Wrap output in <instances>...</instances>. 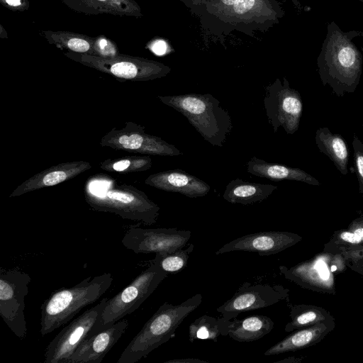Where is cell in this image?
<instances>
[{"label":"cell","mask_w":363,"mask_h":363,"mask_svg":"<svg viewBox=\"0 0 363 363\" xmlns=\"http://www.w3.org/2000/svg\"><path fill=\"white\" fill-rule=\"evenodd\" d=\"M193 250L194 245L190 244L186 247H184L170 253H157L152 261L157 263L167 273L176 274L186 266Z\"/></svg>","instance_id":"obj_28"},{"label":"cell","mask_w":363,"mask_h":363,"mask_svg":"<svg viewBox=\"0 0 363 363\" xmlns=\"http://www.w3.org/2000/svg\"><path fill=\"white\" fill-rule=\"evenodd\" d=\"M289 315L291 321L285 326L287 333L335 318L322 307L304 304L292 306Z\"/></svg>","instance_id":"obj_26"},{"label":"cell","mask_w":363,"mask_h":363,"mask_svg":"<svg viewBox=\"0 0 363 363\" xmlns=\"http://www.w3.org/2000/svg\"><path fill=\"white\" fill-rule=\"evenodd\" d=\"M222 1L227 5H234L237 0H222Z\"/></svg>","instance_id":"obj_40"},{"label":"cell","mask_w":363,"mask_h":363,"mask_svg":"<svg viewBox=\"0 0 363 363\" xmlns=\"http://www.w3.org/2000/svg\"><path fill=\"white\" fill-rule=\"evenodd\" d=\"M71 10L85 15L111 14L121 17H140L134 0H60Z\"/></svg>","instance_id":"obj_19"},{"label":"cell","mask_w":363,"mask_h":363,"mask_svg":"<svg viewBox=\"0 0 363 363\" xmlns=\"http://www.w3.org/2000/svg\"><path fill=\"white\" fill-rule=\"evenodd\" d=\"M230 320L223 317L203 315L191 323L189 328V339L193 342L196 340H208L216 342L219 336L228 335Z\"/></svg>","instance_id":"obj_25"},{"label":"cell","mask_w":363,"mask_h":363,"mask_svg":"<svg viewBox=\"0 0 363 363\" xmlns=\"http://www.w3.org/2000/svg\"><path fill=\"white\" fill-rule=\"evenodd\" d=\"M247 172L272 181L291 180L319 186V181L298 167H291L252 157L247 163Z\"/></svg>","instance_id":"obj_20"},{"label":"cell","mask_w":363,"mask_h":363,"mask_svg":"<svg viewBox=\"0 0 363 363\" xmlns=\"http://www.w3.org/2000/svg\"><path fill=\"white\" fill-rule=\"evenodd\" d=\"M347 229L357 234L363 242V216L352 221Z\"/></svg>","instance_id":"obj_35"},{"label":"cell","mask_w":363,"mask_h":363,"mask_svg":"<svg viewBox=\"0 0 363 363\" xmlns=\"http://www.w3.org/2000/svg\"><path fill=\"white\" fill-rule=\"evenodd\" d=\"M31 278L18 269H1L0 315L11 330L20 339L27 335L25 319V297L29 291Z\"/></svg>","instance_id":"obj_8"},{"label":"cell","mask_w":363,"mask_h":363,"mask_svg":"<svg viewBox=\"0 0 363 363\" xmlns=\"http://www.w3.org/2000/svg\"><path fill=\"white\" fill-rule=\"evenodd\" d=\"M165 105L186 118L189 123L213 146L223 147L231 132V117L211 94L158 96Z\"/></svg>","instance_id":"obj_3"},{"label":"cell","mask_w":363,"mask_h":363,"mask_svg":"<svg viewBox=\"0 0 363 363\" xmlns=\"http://www.w3.org/2000/svg\"><path fill=\"white\" fill-rule=\"evenodd\" d=\"M1 4L13 11L23 12L29 9L28 0H0Z\"/></svg>","instance_id":"obj_33"},{"label":"cell","mask_w":363,"mask_h":363,"mask_svg":"<svg viewBox=\"0 0 363 363\" xmlns=\"http://www.w3.org/2000/svg\"><path fill=\"white\" fill-rule=\"evenodd\" d=\"M107 298L87 309L63 328L45 350V363H67L80 343L90 334Z\"/></svg>","instance_id":"obj_10"},{"label":"cell","mask_w":363,"mask_h":363,"mask_svg":"<svg viewBox=\"0 0 363 363\" xmlns=\"http://www.w3.org/2000/svg\"><path fill=\"white\" fill-rule=\"evenodd\" d=\"M191 232L176 228H142L130 227L121 242L136 254H166L186 246Z\"/></svg>","instance_id":"obj_12"},{"label":"cell","mask_w":363,"mask_h":363,"mask_svg":"<svg viewBox=\"0 0 363 363\" xmlns=\"http://www.w3.org/2000/svg\"><path fill=\"white\" fill-rule=\"evenodd\" d=\"M39 33L49 43L61 50L97 56L95 38L84 34L61 30H41Z\"/></svg>","instance_id":"obj_24"},{"label":"cell","mask_w":363,"mask_h":363,"mask_svg":"<svg viewBox=\"0 0 363 363\" xmlns=\"http://www.w3.org/2000/svg\"><path fill=\"white\" fill-rule=\"evenodd\" d=\"M197 294L179 305L164 303L121 353L117 363H135L169 341L182 321L202 302Z\"/></svg>","instance_id":"obj_2"},{"label":"cell","mask_w":363,"mask_h":363,"mask_svg":"<svg viewBox=\"0 0 363 363\" xmlns=\"http://www.w3.org/2000/svg\"><path fill=\"white\" fill-rule=\"evenodd\" d=\"M319 151L325 154L342 174L348 172L349 152L346 142L338 133H332L327 127H320L315 135Z\"/></svg>","instance_id":"obj_21"},{"label":"cell","mask_w":363,"mask_h":363,"mask_svg":"<svg viewBox=\"0 0 363 363\" xmlns=\"http://www.w3.org/2000/svg\"><path fill=\"white\" fill-rule=\"evenodd\" d=\"M302 238L294 233L285 231H264L248 234L225 244L216 255L246 251L257 252L260 256L279 253L299 242Z\"/></svg>","instance_id":"obj_14"},{"label":"cell","mask_w":363,"mask_h":363,"mask_svg":"<svg viewBox=\"0 0 363 363\" xmlns=\"http://www.w3.org/2000/svg\"><path fill=\"white\" fill-rule=\"evenodd\" d=\"M301 361V359L296 358L295 357H289L286 359H284L281 360H279L276 362V363H296L299 362Z\"/></svg>","instance_id":"obj_38"},{"label":"cell","mask_w":363,"mask_h":363,"mask_svg":"<svg viewBox=\"0 0 363 363\" xmlns=\"http://www.w3.org/2000/svg\"><path fill=\"white\" fill-rule=\"evenodd\" d=\"M164 363H208V362L199 358L186 357L184 359H174L164 362Z\"/></svg>","instance_id":"obj_37"},{"label":"cell","mask_w":363,"mask_h":363,"mask_svg":"<svg viewBox=\"0 0 363 363\" xmlns=\"http://www.w3.org/2000/svg\"><path fill=\"white\" fill-rule=\"evenodd\" d=\"M0 38L1 39L8 38L7 32L1 24L0 25Z\"/></svg>","instance_id":"obj_39"},{"label":"cell","mask_w":363,"mask_h":363,"mask_svg":"<svg viewBox=\"0 0 363 363\" xmlns=\"http://www.w3.org/2000/svg\"><path fill=\"white\" fill-rule=\"evenodd\" d=\"M288 298L289 289L282 285L245 282L216 310L225 320H231L240 313L269 307Z\"/></svg>","instance_id":"obj_13"},{"label":"cell","mask_w":363,"mask_h":363,"mask_svg":"<svg viewBox=\"0 0 363 363\" xmlns=\"http://www.w3.org/2000/svg\"><path fill=\"white\" fill-rule=\"evenodd\" d=\"M151 50L156 55H162L167 51V44L164 40H157L152 45Z\"/></svg>","instance_id":"obj_36"},{"label":"cell","mask_w":363,"mask_h":363,"mask_svg":"<svg viewBox=\"0 0 363 363\" xmlns=\"http://www.w3.org/2000/svg\"><path fill=\"white\" fill-rule=\"evenodd\" d=\"M95 38V48L97 56L111 57L119 53L116 45L106 36L101 35Z\"/></svg>","instance_id":"obj_32"},{"label":"cell","mask_w":363,"mask_h":363,"mask_svg":"<svg viewBox=\"0 0 363 363\" xmlns=\"http://www.w3.org/2000/svg\"><path fill=\"white\" fill-rule=\"evenodd\" d=\"M362 128H363V121H362Z\"/></svg>","instance_id":"obj_41"},{"label":"cell","mask_w":363,"mask_h":363,"mask_svg":"<svg viewBox=\"0 0 363 363\" xmlns=\"http://www.w3.org/2000/svg\"><path fill=\"white\" fill-rule=\"evenodd\" d=\"M91 168V164L86 161L67 162L52 166L26 179L13 191L9 197L19 196L30 191L55 186Z\"/></svg>","instance_id":"obj_16"},{"label":"cell","mask_w":363,"mask_h":363,"mask_svg":"<svg viewBox=\"0 0 363 363\" xmlns=\"http://www.w3.org/2000/svg\"><path fill=\"white\" fill-rule=\"evenodd\" d=\"M352 148L359 191L363 194V143L356 135L353 136Z\"/></svg>","instance_id":"obj_30"},{"label":"cell","mask_w":363,"mask_h":363,"mask_svg":"<svg viewBox=\"0 0 363 363\" xmlns=\"http://www.w3.org/2000/svg\"><path fill=\"white\" fill-rule=\"evenodd\" d=\"M167 274L151 260L147 269L116 295L107 300L89 335L109 328L125 315L133 313L153 293Z\"/></svg>","instance_id":"obj_5"},{"label":"cell","mask_w":363,"mask_h":363,"mask_svg":"<svg viewBox=\"0 0 363 363\" xmlns=\"http://www.w3.org/2000/svg\"><path fill=\"white\" fill-rule=\"evenodd\" d=\"M335 327V318L293 331V333L269 347L266 356L294 352L313 346L320 342Z\"/></svg>","instance_id":"obj_18"},{"label":"cell","mask_w":363,"mask_h":363,"mask_svg":"<svg viewBox=\"0 0 363 363\" xmlns=\"http://www.w3.org/2000/svg\"><path fill=\"white\" fill-rule=\"evenodd\" d=\"M102 190L96 193L89 187L84 189L85 201L93 210L146 225L157 222L160 208L143 191L116 182H108Z\"/></svg>","instance_id":"obj_4"},{"label":"cell","mask_w":363,"mask_h":363,"mask_svg":"<svg viewBox=\"0 0 363 363\" xmlns=\"http://www.w3.org/2000/svg\"><path fill=\"white\" fill-rule=\"evenodd\" d=\"M264 107L274 133L281 127L287 134L295 133L300 125L303 103L299 92L284 79L282 84L277 80L265 89Z\"/></svg>","instance_id":"obj_9"},{"label":"cell","mask_w":363,"mask_h":363,"mask_svg":"<svg viewBox=\"0 0 363 363\" xmlns=\"http://www.w3.org/2000/svg\"><path fill=\"white\" fill-rule=\"evenodd\" d=\"M255 0H237L234 4V10L238 13L248 11L254 5Z\"/></svg>","instance_id":"obj_34"},{"label":"cell","mask_w":363,"mask_h":363,"mask_svg":"<svg viewBox=\"0 0 363 363\" xmlns=\"http://www.w3.org/2000/svg\"><path fill=\"white\" fill-rule=\"evenodd\" d=\"M128 326L123 318L94 335L87 336L78 346L67 363H101L119 340Z\"/></svg>","instance_id":"obj_15"},{"label":"cell","mask_w":363,"mask_h":363,"mask_svg":"<svg viewBox=\"0 0 363 363\" xmlns=\"http://www.w3.org/2000/svg\"><path fill=\"white\" fill-rule=\"evenodd\" d=\"M274 325L273 320L266 315H255L242 320L236 318L229 322L228 335L238 342H252L269 334Z\"/></svg>","instance_id":"obj_23"},{"label":"cell","mask_w":363,"mask_h":363,"mask_svg":"<svg viewBox=\"0 0 363 363\" xmlns=\"http://www.w3.org/2000/svg\"><path fill=\"white\" fill-rule=\"evenodd\" d=\"M152 167L149 156H130L118 159H108L101 162L100 167L104 171L119 173L145 172Z\"/></svg>","instance_id":"obj_27"},{"label":"cell","mask_w":363,"mask_h":363,"mask_svg":"<svg viewBox=\"0 0 363 363\" xmlns=\"http://www.w3.org/2000/svg\"><path fill=\"white\" fill-rule=\"evenodd\" d=\"M113 277L104 273L88 277L70 288L52 291L40 306V330L43 337L70 321L76 314L97 301L110 288Z\"/></svg>","instance_id":"obj_1"},{"label":"cell","mask_w":363,"mask_h":363,"mask_svg":"<svg viewBox=\"0 0 363 363\" xmlns=\"http://www.w3.org/2000/svg\"><path fill=\"white\" fill-rule=\"evenodd\" d=\"M347 267L363 276V244L341 253Z\"/></svg>","instance_id":"obj_31"},{"label":"cell","mask_w":363,"mask_h":363,"mask_svg":"<svg viewBox=\"0 0 363 363\" xmlns=\"http://www.w3.org/2000/svg\"><path fill=\"white\" fill-rule=\"evenodd\" d=\"M147 185L157 189L179 193L189 198L201 197L210 191V186L202 179L182 169L152 174L145 180Z\"/></svg>","instance_id":"obj_17"},{"label":"cell","mask_w":363,"mask_h":363,"mask_svg":"<svg viewBox=\"0 0 363 363\" xmlns=\"http://www.w3.org/2000/svg\"><path fill=\"white\" fill-rule=\"evenodd\" d=\"M100 145L147 155L178 156L182 154L174 145L146 133L144 127L130 121L121 129H111L102 137Z\"/></svg>","instance_id":"obj_11"},{"label":"cell","mask_w":363,"mask_h":363,"mask_svg":"<svg viewBox=\"0 0 363 363\" xmlns=\"http://www.w3.org/2000/svg\"><path fill=\"white\" fill-rule=\"evenodd\" d=\"M277 188L272 184L248 182L237 178L228 184L223 196L230 203L249 205L266 199Z\"/></svg>","instance_id":"obj_22"},{"label":"cell","mask_w":363,"mask_h":363,"mask_svg":"<svg viewBox=\"0 0 363 363\" xmlns=\"http://www.w3.org/2000/svg\"><path fill=\"white\" fill-rule=\"evenodd\" d=\"M362 239L352 231L341 230L334 232L328 242L323 247L324 252L342 253L362 244Z\"/></svg>","instance_id":"obj_29"},{"label":"cell","mask_w":363,"mask_h":363,"mask_svg":"<svg viewBox=\"0 0 363 363\" xmlns=\"http://www.w3.org/2000/svg\"><path fill=\"white\" fill-rule=\"evenodd\" d=\"M65 55L76 62L123 80L147 81L167 73V68L157 62L120 53L101 57L67 51Z\"/></svg>","instance_id":"obj_6"},{"label":"cell","mask_w":363,"mask_h":363,"mask_svg":"<svg viewBox=\"0 0 363 363\" xmlns=\"http://www.w3.org/2000/svg\"><path fill=\"white\" fill-rule=\"evenodd\" d=\"M347 265L341 253L324 252L310 260L294 267H279L284 277L302 288L327 294H335V273H340Z\"/></svg>","instance_id":"obj_7"}]
</instances>
